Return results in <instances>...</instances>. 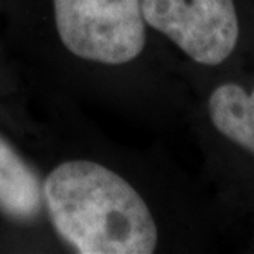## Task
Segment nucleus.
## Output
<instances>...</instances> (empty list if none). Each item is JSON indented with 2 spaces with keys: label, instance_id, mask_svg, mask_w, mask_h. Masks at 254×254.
Listing matches in <instances>:
<instances>
[{
  "label": "nucleus",
  "instance_id": "nucleus-1",
  "mask_svg": "<svg viewBox=\"0 0 254 254\" xmlns=\"http://www.w3.org/2000/svg\"><path fill=\"white\" fill-rule=\"evenodd\" d=\"M33 118L48 223L58 253L169 254L210 246L213 213L184 172L159 154L108 139L91 126Z\"/></svg>",
  "mask_w": 254,
  "mask_h": 254
},
{
  "label": "nucleus",
  "instance_id": "nucleus-2",
  "mask_svg": "<svg viewBox=\"0 0 254 254\" xmlns=\"http://www.w3.org/2000/svg\"><path fill=\"white\" fill-rule=\"evenodd\" d=\"M0 35L50 98L147 129L187 121L191 94L145 22L142 0H5Z\"/></svg>",
  "mask_w": 254,
  "mask_h": 254
},
{
  "label": "nucleus",
  "instance_id": "nucleus-3",
  "mask_svg": "<svg viewBox=\"0 0 254 254\" xmlns=\"http://www.w3.org/2000/svg\"><path fill=\"white\" fill-rule=\"evenodd\" d=\"M187 123L205 155L221 210L254 218V68L189 83Z\"/></svg>",
  "mask_w": 254,
  "mask_h": 254
},
{
  "label": "nucleus",
  "instance_id": "nucleus-4",
  "mask_svg": "<svg viewBox=\"0 0 254 254\" xmlns=\"http://www.w3.org/2000/svg\"><path fill=\"white\" fill-rule=\"evenodd\" d=\"M145 22L189 86L254 66V0H142Z\"/></svg>",
  "mask_w": 254,
  "mask_h": 254
},
{
  "label": "nucleus",
  "instance_id": "nucleus-5",
  "mask_svg": "<svg viewBox=\"0 0 254 254\" xmlns=\"http://www.w3.org/2000/svg\"><path fill=\"white\" fill-rule=\"evenodd\" d=\"M23 93L0 101V253H58Z\"/></svg>",
  "mask_w": 254,
  "mask_h": 254
},
{
  "label": "nucleus",
  "instance_id": "nucleus-6",
  "mask_svg": "<svg viewBox=\"0 0 254 254\" xmlns=\"http://www.w3.org/2000/svg\"><path fill=\"white\" fill-rule=\"evenodd\" d=\"M22 71L13 62L12 55L5 47V42L0 35V101L23 93Z\"/></svg>",
  "mask_w": 254,
  "mask_h": 254
},
{
  "label": "nucleus",
  "instance_id": "nucleus-7",
  "mask_svg": "<svg viewBox=\"0 0 254 254\" xmlns=\"http://www.w3.org/2000/svg\"><path fill=\"white\" fill-rule=\"evenodd\" d=\"M3 5H5V0H0V22H2V12H3Z\"/></svg>",
  "mask_w": 254,
  "mask_h": 254
},
{
  "label": "nucleus",
  "instance_id": "nucleus-8",
  "mask_svg": "<svg viewBox=\"0 0 254 254\" xmlns=\"http://www.w3.org/2000/svg\"><path fill=\"white\" fill-rule=\"evenodd\" d=\"M250 251H254V241L251 243V250H250Z\"/></svg>",
  "mask_w": 254,
  "mask_h": 254
}]
</instances>
